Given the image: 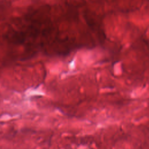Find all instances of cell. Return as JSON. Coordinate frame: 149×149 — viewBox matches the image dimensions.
<instances>
[]
</instances>
